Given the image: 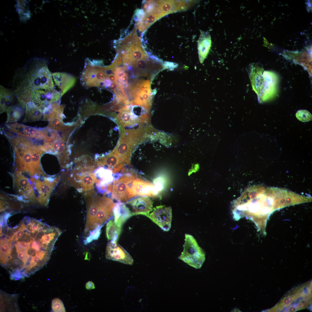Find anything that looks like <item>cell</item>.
I'll return each mask as SVG.
<instances>
[{"label":"cell","mask_w":312,"mask_h":312,"mask_svg":"<svg viewBox=\"0 0 312 312\" xmlns=\"http://www.w3.org/2000/svg\"><path fill=\"white\" fill-rule=\"evenodd\" d=\"M133 171H130L114 180L106 187L107 194L118 202L125 203L131 199L128 191V184Z\"/></svg>","instance_id":"obj_9"},{"label":"cell","mask_w":312,"mask_h":312,"mask_svg":"<svg viewBox=\"0 0 312 312\" xmlns=\"http://www.w3.org/2000/svg\"><path fill=\"white\" fill-rule=\"evenodd\" d=\"M200 33L198 41V48L199 60L200 63H202L206 58L210 49L211 39L209 32L201 31Z\"/></svg>","instance_id":"obj_21"},{"label":"cell","mask_w":312,"mask_h":312,"mask_svg":"<svg viewBox=\"0 0 312 312\" xmlns=\"http://www.w3.org/2000/svg\"><path fill=\"white\" fill-rule=\"evenodd\" d=\"M163 65L164 68L170 69H171V70L172 69H173L175 68L176 66V65L175 64L168 62H165V63L163 64Z\"/></svg>","instance_id":"obj_30"},{"label":"cell","mask_w":312,"mask_h":312,"mask_svg":"<svg viewBox=\"0 0 312 312\" xmlns=\"http://www.w3.org/2000/svg\"><path fill=\"white\" fill-rule=\"evenodd\" d=\"M263 70L257 65L252 66L250 78L253 90L257 94L258 99L260 97L264 83Z\"/></svg>","instance_id":"obj_16"},{"label":"cell","mask_w":312,"mask_h":312,"mask_svg":"<svg viewBox=\"0 0 312 312\" xmlns=\"http://www.w3.org/2000/svg\"><path fill=\"white\" fill-rule=\"evenodd\" d=\"M105 257L107 259L131 265L133 259L129 254L117 243V240H111L106 247Z\"/></svg>","instance_id":"obj_12"},{"label":"cell","mask_w":312,"mask_h":312,"mask_svg":"<svg viewBox=\"0 0 312 312\" xmlns=\"http://www.w3.org/2000/svg\"><path fill=\"white\" fill-rule=\"evenodd\" d=\"M25 109V108L18 102L6 112L7 114L6 122H14L18 121L23 114Z\"/></svg>","instance_id":"obj_24"},{"label":"cell","mask_w":312,"mask_h":312,"mask_svg":"<svg viewBox=\"0 0 312 312\" xmlns=\"http://www.w3.org/2000/svg\"><path fill=\"white\" fill-rule=\"evenodd\" d=\"M55 84L60 89L62 96L74 85L76 79L73 76L63 73L52 74Z\"/></svg>","instance_id":"obj_17"},{"label":"cell","mask_w":312,"mask_h":312,"mask_svg":"<svg viewBox=\"0 0 312 312\" xmlns=\"http://www.w3.org/2000/svg\"><path fill=\"white\" fill-rule=\"evenodd\" d=\"M64 107V105H59L52 111L49 116L47 127L56 131H62L66 128L64 127L62 120Z\"/></svg>","instance_id":"obj_18"},{"label":"cell","mask_w":312,"mask_h":312,"mask_svg":"<svg viewBox=\"0 0 312 312\" xmlns=\"http://www.w3.org/2000/svg\"><path fill=\"white\" fill-rule=\"evenodd\" d=\"M86 287L87 289L90 290L95 288L94 283L92 281H88L86 285Z\"/></svg>","instance_id":"obj_31"},{"label":"cell","mask_w":312,"mask_h":312,"mask_svg":"<svg viewBox=\"0 0 312 312\" xmlns=\"http://www.w3.org/2000/svg\"><path fill=\"white\" fill-rule=\"evenodd\" d=\"M15 183L20 193L29 200L35 201V197L32 192V187L28 179L20 173H16L15 176Z\"/></svg>","instance_id":"obj_20"},{"label":"cell","mask_w":312,"mask_h":312,"mask_svg":"<svg viewBox=\"0 0 312 312\" xmlns=\"http://www.w3.org/2000/svg\"><path fill=\"white\" fill-rule=\"evenodd\" d=\"M15 7L21 21H26L30 18L31 12L27 5V1H17Z\"/></svg>","instance_id":"obj_26"},{"label":"cell","mask_w":312,"mask_h":312,"mask_svg":"<svg viewBox=\"0 0 312 312\" xmlns=\"http://www.w3.org/2000/svg\"><path fill=\"white\" fill-rule=\"evenodd\" d=\"M51 306L52 311L55 312H66L63 302L58 298L53 299L52 302Z\"/></svg>","instance_id":"obj_28"},{"label":"cell","mask_w":312,"mask_h":312,"mask_svg":"<svg viewBox=\"0 0 312 312\" xmlns=\"http://www.w3.org/2000/svg\"><path fill=\"white\" fill-rule=\"evenodd\" d=\"M61 233L58 228L28 217L13 227L4 223L0 230L1 266L12 280L30 276L48 263Z\"/></svg>","instance_id":"obj_1"},{"label":"cell","mask_w":312,"mask_h":312,"mask_svg":"<svg viewBox=\"0 0 312 312\" xmlns=\"http://www.w3.org/2000/svg\"><path fill=\"white\" fill-rule=\"evenodd\" d=\"M127 98L132 100L131 103L146 107L148 105L152 97V93L150 87L149 80H135L129 86Z\"/></svg>","instance_id":"obj_7"},{"label":"cell","mask_w":312,"mask_h":312,"mask_svg":"<svg viewBox=\"0 0 312 312\" xmlns=\"http://www.w3.org/2000/svg\"><path fill=\"white\" fill-rule=\"evenodd\" d=\"M146 216L165 231H169L171 228L172 215L170 207L162 205L156 206Z\"/></svg>","instance_id":"obj_11"},{"label":"cell","mask_w":312,"mask_h":312,"mask_svg":"<svg viewBox=\"0 0 312 312\" xmlns=\"http://www.w3.org/2000/svg\"><path fill=\"white\" fill-rule=\"evenodd\" d=\"M273 208V200L268 188L259 185L246 188L233 202L232 211L235 220L248 217L258 226L260 218Z\"/></svg>","instance_id":"obj_3"},{"label":"cell","mask_w":312,"mask_h":312,"mask_svg":"<svg viewBox=\"0 0 312 312\" xmlns=\"http://www.w3.org/2000/svg\"><path fill=\"white\" fill-rule=\"evenodd\" d=\"M94 168L91 165L79 164L75 168L73 174L76 187L81 191L86 192L91 190L94 188L96 175L93 172Z\"/></svg>","instance_id":"obj_8"},{"label":"cell","mask_w":312,"mask_h":312,"mask_svg":"<svg viewBox=\"0 0 312 312\" xmlns=\"http://www.w3.org/2000/svg\"><path fill=\"white\" fill-rule=\"evenodd\" d=\"M113 212L114 222L121 227L125 222L133 215L129 209L124 203L122 202H118L116 204Z\"/></svg>","instance_id":"obj_22"},{"label":"cell","mask_w":312,"mask_h":312,"mask_svg":"<svg viewBox=\"0 0 312 312\" xmlns=\"http://www.w3.org/2000/svg\"><path fill=\"white\" fill-rule=\"evenodd\" d=\"M121 229V227L116 224L114 219L109 220L106 226V235L108 240H117Z\"/></svg>","instance_id":"obj_25"},{"label":"cell","mask_w":312,"mask_h":312,"mask_svg":"<svg viewBox=\"0 0 312 312\" xmlns=\"http://www.w3.org/2000/svg\"><path fill=\"white\" fill-rule=\"evenodd\" d=\"M16 97L13 90L0 86V113L7 112L16 105Z\"/></svg>","instance_id":"obj_19"},{"label":"cell","mask_w":312,"mask_h":312,"mask_svg":"<svg viewBox=\"0 0 312 312\" xmlns=\"http://www.w3.org/2000/svg\"><path fill=\"white\" fill-rule=\"evenodd\" d=\"M57 180L55 179L51 181L47 180L43 182L36 181V186L38 192V202L44 205L48 204L50 194L57 183Z\"/></svg>","instance_id":"obj_15"},{"label":"cell","mask_w":312,"mask_h":312,"mask_svg":"<svg viewBox=\"0 0 312 312\" xmlns=\"http://www.w3.org/2000/svg\"><path fill=\"white\" fill-rule=\"evenodd\" d=\"M101 228H98L90 232L84 241V243L87 244L93 240L97 239L101 233Z\"/></svg>","instance_id":"obj_29"},{"label":"cell","mask_w":312,"mask_h":312,"mask_svg":"<svg viewBox=\"0 0 312 312\" xmlns=\"http://www.w3.org/2000/svg\"><path fill=\"white\" fill-rule=\"evenodd\" d=\"M10 131L20 136L43 141L45 137V128L37 129L16 122L6 125Z\"/></svg>","instance_id":"obj_13"},{"label":"cell","mask_w":312,"mask_h":312,"mask_svg":"<svg viewBox=\"0 0 312 312\" xmlns=\"http://www.w3.org/2000/svg\"><path fill=\"white\" fill-rule=\"evenodd\" d=\"M13 147L15 160L21 170L33 176L42 172L40 159L44 151L32 139L23 137H8Z\"/></svg>","instance_id":"obj_4"},{"label":"cell","mask_w":312,"mask_h":312,"mask_svg":"<svg viewBox=\"0 0 312 312\" xmlns=\"http://www.w3.org/2000/svg\"><path fill=\"white\" fill-rule=\"evenodd\" d=\"M183 249L178 257L196 269L200 268L205 259V253L191 235L185 234Z\"/></svg>","instance_id":"obj_6"},{"label":"cell","mask_w":312,"mask_h":312,"mask_svg":"<svg viewBox=\"0 0 312 312\" xmlns=\"http://www.w3.org/2000/svg\"><path fill=\"white\" fill-rule=\"evenodd\" d=\"M296 116L299 120L302 122H307L312 120L311 114L306 110H298L296 114Z\"/></svg>","instance_id":"obj_27"},{"label":"cell","mask_w":312,"mask_h":312,"mask_svg":"<svg viewBox=\"0 0 312 312\" xmlns=\"http://www.w3.org/2000/svg\"><path fill=\"white\" fill-rule=\"evenodd\" d=\"M127 203L131 207L133 215L141 214L146 216L153 210V202L147 196L133 198Z\"/></svg>","instance_id":"obj_14"},{"label":"cell","mask_w":312,"mask_h":312,"mask_svg":"<svg viewBox=\"0 0 312 312\" xmlns=\"http://www.w3.org/2000/svg\"><path fill=\"white\" fill-rule=\"evenodd\" d=\"M19 70L15 76L13 91L19 103L24 107L30 101L33 91L54 89L52 74L44 59L32 58Z\"/></svg>","instance_id":"obj_2"},{"label":"cell","mask_w":312,"mask_h":312,"mask_svg":"<svg viewBox=\"0 0 312 312\" xmlns=\"http://www.w3.org/2000/svg\"><path fill=\"white\" fill-rule=\"evenodd\" d=\"M42 112L30 101L26 104L25 109V116L23 122H34L39 120L43 117Z\"/></svg>","instance_id":"obj_23"},{"label":"cell","mask_w":312,"mask_h":312,"mask_svg":"<svg viewBox=\"0 0 312 312\" xmlns=\"http://www.w3.org/2000/svg\"><path fill=\"white\" fill-rule=\"evenodd\" d=\"M108 71L106 68L102 67H89L84 69L81 77L82 84L86 87L104 86L105 81L108 78Z\"/></svg>","instance_id":"obj_10"},{"label":"cell","mask_w":312,"mask_h":312,"mask_svg":"<svg viewBox=\"0 0 312 312\" xmlns=\"http://www.w3.org/2000/svg\"><path fill=\"white\" fill-rule=\"evenodd\" d=\"M61 96L60 92L55 89L50 91L37 89L32 92L30 101L42 112V120L46 121L48 120L52 111L58 106Z\"/></svg>","instance_id":"obj_5"}]
</instances>
